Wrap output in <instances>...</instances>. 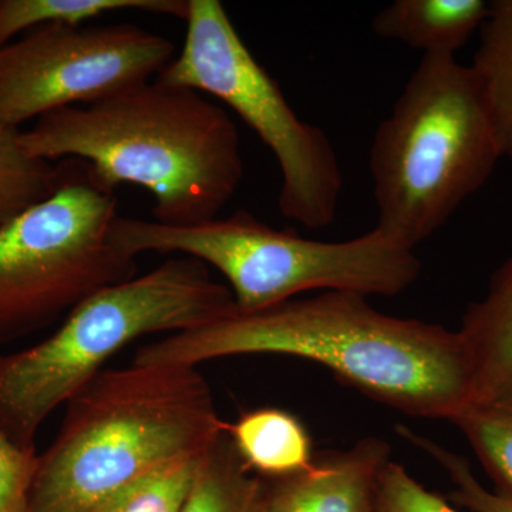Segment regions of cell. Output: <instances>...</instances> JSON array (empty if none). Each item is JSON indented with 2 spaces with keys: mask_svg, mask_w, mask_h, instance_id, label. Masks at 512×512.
<instances>
[{
  "mask_svg": "<svg viewBox=\"0 0 512 512\" xmlns=\"http://www.w3.org/2000/svg\"><path fill=\"white\" fill-rule=\"evenodd\" d=\"M390 454L386 441L366 437L349 450L313 458L301 473L272 481L266 512H376Z\"/></svg>",
  "mask_w": 512,
  "mask_h": 512,
  "instance_id": "cell-10",
  "label": "cell"
},
{
  "mask_svg": "<svg viewBox=\"0 0 512 512\" xmlns=\"http://www.w3.org/2000/svg\"><path fill=\"white\" fill-rule=\"evenodd\" d=\"M111 241L124 254L191 256L228 281L239 313L265 311L308 291L396 296L420 276L414 249L376 227L343 242L279 231L247 211L191 227L117 217Z\"/></svg>",
  "mask_w": 512,
  "mask_h": 512,
  "instance_id": "cell-6",
  "label": "cell"
},
{
  "mask_svg": "<svg viewBox=\"0 0 512 512\" xmlns=\"http://www.w3.org/2000/svg\"><path fill=\"white\" fill-rule=\"evenodd\" d=\"M37 457L36 447L20 446L0 430V512L28 511Z\"/></svg>",
  "mask_w": 512,
  "mask_h": 512,
  "instance_id": "cell-22",
  "label": "cell"
},
{
  "mask_svg": "<svg viewBox=\"0 0 512 512\" xmlns=\"http://www.w3.org/2000/svg\"><path fill=\"white\" fill-rule=\"evenodd\" d=\"M114 191L64 167L45 200L0 225V338L72 312L106 286L137 276V258L111 242Z\"/></svg>",
  "mask_w": 512,
  "mask_h": 512,
  "instance_id": "cell-8",
  "label": "cell"
},
{
  "mask_svg": "<svg viewBox=\"0 0 512 512\" xmlns=\"http://www.w3.org/2000/svg\"><path fill=\"white\" fill-rule=\"evenodd\" d=\"M490 5L487 0H394L373 18L372 30L423 56H456L480 32Z\"/></svg>",
  "mask_w": 512,
  "mask_h": 512,
  "instance_id": "cell-12",
  "label": "cell"
},
{
  "mask_svg": "<svg viewBox=\"0 0 512 512\" xmlns=\"http://www.w3.org/2000/svg\"><path fill=\"white\" fill-rule=\"evenodd\" d=\"M458 333L473 366V404L512 409V255L468 305Z\"/></svg>",
  "mask_w": 512,
  "mask_h": 512,
  "instance_id": "cell-11",
  "label": "cell"
},
{
  "mask_svg": "<svg viewBox=\"0 0 512 512\" xmlns=\"http://www.w3.org/2000/svg\"><path fill=\"white\" fill-rule=\"evenodd\" d=\"M36 160L80 158L100 187L133 184L153 195L154 221L215 220L244 178L241 137L208 96L151 80L97 103L63 107L20 131Z\"/></svg>",
  "mask_w": 512,
  "mask_h": 512,
  "instance_id": "cell-2",
  "label": "cell"
},
{
  "mask_svg": "<svg viewBox=\"0 0 512 512\" xmlns=\"http://www.w3.org/2000/svg\"><path fill=\"white\" fill-rule=\"evenodd\" d=\"M503 158L473 66L456 56L421 57L370 146L376 228L416 248L484 187Z\"/></svg>",
  "mask_w": 512,
  "mask_h": 512,
  "instance_id": "cell-4",
  "label": "cell"
},
{
  "mask_svg": "<svg viewBox=\"0 0 512 512\" xmlns=\"http://www.w3.org/2000/svg\"><path fill=\"white\" fill-rule=\"evenodd\" d=\"M175 57L168 37L136 25H46L0 47V120L19 128L63 107L151 82Z\"/></svg>",
  "mask_w": 512,
  "mask_h": 512,
  "instance_id": "cell-9",
  "label": "cell"
},
{
  "mask_svg": "<svg viewBox=\"0 0 512 512\" xmlns=\"http://www.w3.org/2000/svg\"><path fill=\"white\" fill-rule=\"evenodd\" d=\"M269 488L225 431L205 457L183 512H266Z\"/></svg>",
  "mask_w": 512,
  "mask_h": 512,
  "instance_id": "cell-14",
  "label": "cell"
},
{
  "mask_svg": "<svg viewBox=\"0 0 512 512\" xmlns=\"http://www.w3.org/2000/svg\"><path fill=\"white\" fill-rule=\"evenodd\" d=\"M227 431L239 456L258 476L281 480L313 463L308 430L285 410H254L228 424Z\"/></svg>",
  "mask_w": 512,
  "mask_h": 512,
  "instance_id": "cell-13",
  "label": "cell"
},
{
  "mask_svg": "<svg viewBox=\"0 0 512 512\" xmlns=\"http://www.w3.org/2000/svg\"><path fill=\"white\" fill-rule=\"evenodd\" d=\"M464 434L497 493L512 500V409L470 404L451 420Z\"/></svg>",
  "mask_w": 512,
  "mask_h": 512,
  "instance_id": "cell-19",
  "label": "cell"
},
{
  "mask_svg": "<svg viewBox=\"0 0 512 512\" xmlns=\"http://www.w3.org/2000/svg\"><path fill=\"white\" fill-rule=\"evenodd\" d=\"M376 512H460L431 493L402 464L390 461L380 474Z\"/></svg>",
  "mask_w": 512,
  "mask_h": 512,
  "instance_id": "cell-21",
  "label": "cell"
},
{
  "mask_svg": "<svg viewBox=\"0 0 512 512\" xmlns=\"http://www.w3.org/2000/svg\"><path fill=\"white\" fill-rule=\"evenodd\" d=\"M210 450L184 454L150 468L93 512H183Z\"/></svg>",
  "mask_w": 512,
  "mask_h": 512,
  "instance_id": "cell-17",
  "label": "cell"
},
{
  "mask_svg": "<svg viewBox=\"0 0 512 512\" xmlns=\"http://www.w3.org/2000/svg\"><path fill=\"white\" fill-rule=\"evenodd\" d=\"M244 355L311 360L373 400L420 419L451 421L474 402L473 366L458 330L387 315L353 292L235 311L143 346L133 363L198 367Z\"/></svg>",
  "mask_w": 512,
  "mask_h": 512,
  "instance_id": "cell-1",
  "label": "cell"
},
{
  "mask_svg": "<svg viewBox=\"0 0 512 512\" xmlns=\"http://www.w3.org/2000/svg\"><path fill=\"white\" fill-rule=\"evenodd\" d=\"M123 10H140L187 20L190 0H0V47L29 29L46 25H83Z\"/></svg>",
  "mask_w": 512,
  "mask_h": 512,
  "instance_id": "cell-15",
  "label": "cell"
},
{
  "mask_svg": "<svg viewBox=\"0 0 512 512\" xmlns=\"http://www.w3.org/2000/svg\"><path fill=\"white\" fill-rule=\"evenodd\" d=\"M227 427L197 367L101 370L67 402L37 457L26 512H93L150 468L210 450Z\"/></svg>",
  "mask_w": 512,
  "mask_h": 512,
  "instance_id": "cell-3",
  "label": "cell"
},
{
  "mask_svg": "<svg viewBox=\"0 0 512 512\" xmlns=\"http://www.w3.org/2000/svg\"><path fill=\"white\" fill-rule=\"evenodd\" d=\"M471 66L490 101L503 156L512 160V0L491 2Z\"/></svg>",
  "mask_w": 512,
  "mask_h": 512,
  "instance_id": "cell-16",
  "label": "cell"
},
{
  "mask_svg": "<svg viewBox=\"0 0 512 512\" xmlns=\"http://www.w3.org/2000/svg\"><path fill=\"white\" fill-rule=\"evenodd\" d=\"M20 131L0 120V225L45 200L63 180L64 167L26 153Z\"/></svg>",
  "mask_w": 512,
  "mask_h": 512,
  "instance_id": "cell-18",
  "label": "cell"
},
{
  "mask_svg": "<svg viewBox=\"0 0 512 512\" xmlns=\"http://www.w3.org/2000/svg\"><path fill=\"white\" fill-rule=\"evenodd\" d=\"M235 311L231 289L212 278L210 266L185 255L100 289L67 313L49 338L0 355V430L20 446L35 447L50 414L128 343L200 328Z\"/></svg>",
  "mask_w": 512,
  "mask_h": 512,
  "instance_id": "cell-5",
  "label": "cell"
},
{
  "mask_svg": "<svg viewBox=\"0 0 512 512\" xmlns=\"http://www.w3.org/2000/svg\"><path fill=\"white\" fill-rule=\"evenodd\" d=\"M185 23L180 55L156 79L231 107L276 158L281 214L306 228L329 227L338 214L343 175L325 131L298 117L221 2L190 0Z\"/></svg>",
  "mask_w": 512,
  "mask_h": 512,
  "instance_id": "cell-7",
  "label": "cell"
},
{
  "mask_svg": "<svg viewBox=\"0 0 512 512\" xmlns=\"http://www.w3.org/2000/svg\"><path fill=\"white\" fill-rule=\"evenodd\" d=\"M397 433L402 434L403 439L410 441L424 453L433 457L441 467L446 470L454 488L450 497L454 503L468 508L473 512H512V500L503 494L493 493L474 476L470 463L460 456L440 446L436 441L427 439L419 433L407 427H397Z\"/></svg>",
  "mask_w": 512,
  "mask_h": 512,
  "instance_id": "cell-20",
  "label": "cell"
}]
</instances>
